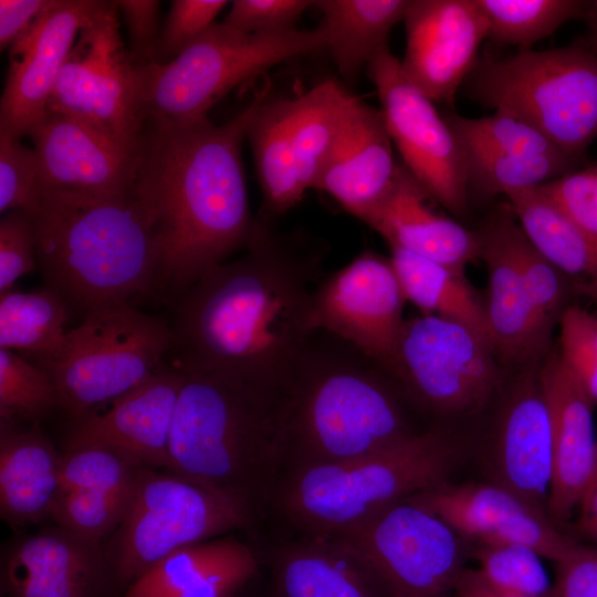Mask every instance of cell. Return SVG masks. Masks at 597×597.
<instances>
[{
    "label": "cell",
    "instance_id": "cell-1",
    "mask_svg": "<svg viewBox=\"0 0 597 597\" xmlns=\"http://www.w3.org/2000/svg\"><path fill=\"white\" fill-rule=\"evenodd\" d=\"M244 254L203 274L170 300L172 364L230 374L277 395L313 335V293L324 250L272 226Z\"/></svg>",
    "mask_w": 597,
    "mask_h": 597
},
{
    "label": "cell",
    "instance_id": "cell-2",
    "mask_svg": "<svg viewBox=\"0 0 597 597\" xmlns=\"http://www.w3.org/2000/svg\"><path fill=\"white\" fill-rule=\"evenodd\" d=\"M264 90L221 125L143 124L135 195L158 243L156 296L170 301L255 237L241 154Z\"/></svg>",
    "mask_w": 597,
    "mask_h": 597
},
{
    "label": "cell",
    "instance_id": "cell-3",
    "mask_svg": "<svg viewBox=\"0 0 597 597\" xmlns=\"http://www.w3.org/2000/svg\"><path fill=\"white\" fill-rule=\"evenodd\" d=\"M398 389L381 363L315 331L277 392L281 474L352 460L415 433Z\"/></svg>",
    "mask_w": 597,
    "mask_h": 597
},
{
    "label": "cell",
    "instance_id": "cell-4",
    "mask_svg": "<svg viewBox=\"0 0 597 597\" xmlns=\"http://www.w3.org/2000/svg\"><path fill=\"white\" fill-rule=\"evenodd\" d=\"M38 265L70 306L156 296L159 251L150 216L135 195L106 197L38 186L25 209Z\"/></svg>",
    "mask_w": 597,
    "mask_h": 597
},
{
    "label": "cell",
    "instance_id": "cell-5",
    "mask_svg": "<svg viewBox=\"0 0 597 597\" xmlns=\"http://www.w3.org/2000/svg\"><path fill=\"white\" fill-rule=\"evenodd\" d=\"M180 369L166 471L261 512L282 471L277 395L227 373Z\"/></svg>",
    "mask_w": 597,
    "mask_h": 597
},
{
    "label": "cell",
    "instance_id": "cell-6",
    "mask_svg": "<svg viewBox=\"0 0 597 597\" xmlns=\"http://www.w3.org/2000/svg\"><path fill=\"white\" fill-rule=\"evenodd\" d=\"M461 449L432 428L344 462L287 471L266 504L300 534L334 536L375 512L449 481Z\"/></svg>",
    "mask_w": 597,
    "mask_h": 597
},
{
    "label": "cell",
    "instance_id": "cell-7",
    "mask_svg": "<svg viewBox=\"0 0 597 597\" xmlns=\"http://www.w3.org/2000/svg\"><path fill=\"white\" fill-rule=\"evenodd\" d=\"M327 48L322 24L283 34H252L214 22L171 61L135 63L142 123L208 116L239 84L279 63Z\"/></svg>",
    "mask_w": 597,
    "mask_h": 597
},
{
    "label": "cell",
    "instance_id": "cell-8",
    "mask_svg": "<svg viewBox=\"0 0 597 597\" xmlns=\"http://www.w3.org/2000/svg\"><path fill=\"white\" fill-rule=\"evenodd\" d=\"M464 95L526 121L566 155L582 159L597 137V52L582 45L479 57Z\"/></svg>",
    "mask_w": 597,
    "mask_h": 597
},
{
    "label": "cell",
    "instance_id": "cell-9",
    "mask_svg": "<svg viewBox=\"0 0 597 597\" xmlns=\"http://www.w3.org/2000/svg\"><path fill=\"white\" fill-rule=\"evenodd\" d=\"M258 513L239 498L167 471L140 468L125 515L102 547L123 596L176 549L248 528Z\"/></svg>",
    "mask_w": 597,
    "mask_h": 597
},
{
    "label": "cell",
    "instance_id": "cell-10",
    "mask_svg": "<svg viewBox=\"0 0 597 597\" xmlns=\"http://www.w3.org/2000/svg\"><path fill=\"white\" fill-rule=\"evenodd\" d=\"M169 324L128 302L94 307L66 333L60 350L40 366L53 379L60 407L85 411L135 388L161 365L171 346Z\"/></svg>",
    "mask_w": 597,
    "mask_h": 597
},
{
    "label": "cell",
    "instance_id": "cell-11",
    "mask_svg": "<svg viewBox=\"0 0 597 597\" xmlns=\"http://www.w3.org/2000/svg\"><path fill=\"white\" fill-rule=\"evenodd\" d=\"M348 95L335 80L293 97H271L265 86L247 130L262 192L260 222L272 226L315 189Z\"/></svg>",
    "mask_w": 597,
    "mask_h": 597
},
{
    "label": "cell",
    "instance_id": "cell-12",
    "mask_svg": "<svg viewBox=\"0 0 597 597\" xmlns=\"http://www.w3.org/2000/svg\"><path fill=\"white\" fill-rule=\"evenodd\" d=\"M328 537L355 553L388 597H455L458 576L471 556L468 541L406 500Z\"/></svg>",
    "mask_w": 597,
    "mask_h": 597
},
{
    "label": "cell",
    "instance_id": "cell-13",
    "mask_svg": "<svg viewBox=\"0 0 597 597\" xmlns=\"http://www.w3.org/2000/svg\"><path fill=\"white\" fill-rule=\"evenodd\" d=\"M389 371L415 404L447 417L478 411L499 385L489 338L436 315L405 321Z\"/></svg>",
    "mask_w": 597,
    "mask_h": 597
},
{
    "label": "cell",
    "instance_id": "cell-14",
    "mask_svg": "<svg viewBox=\"0 0 597 597\" xmlns=\"http://www.w3.org/2000/svg\"><path fill=\"white\" fill-rule=\"evenodd\" d=\"M116 1H106L82 28L62 66L48 112L76 118L116 142L138 146L135 63L119 34Z\"/></svg>",
    "mask_w": 597,
    "mask_h": 597
},
{
    "label": "cell",
    "instance_id": "cell-15",
    "mask_svg": "<svg viewBox=\"0 0 597 597\" xmlns=\"http://www.w3.org/2000/svg\"><path fill=\"white\" fill-rule=\"evenodd\" d=\"M387 130L404 166L452 214L465 212L469 180L462 147L434 103L404 75L386 46L367 65Z\"/></svg>",
    "mask_w": 597,
    "mask_h": 597
},
{
    "label": "cell",
    "instance_id": "cell-16",
    "mask_svg": "<svg viewBox=\"0 0 597 597\" xmlns=\"http://www.w3.org/2000/svg\"><path fill=\"white\" fill-rule=\"evenodd\" d=\"M405 302L390 259L367 250L320 281L312 297L313 324L389 370L406 321Z\"/></svg>",
    "mask_w": 597,
    "mask_h": 597
},
{
    "label": "cell",
    "instance_id": "cell-17",
    "mask_svg": "<svg viewBox=\"0 0 597 597\" xmlns=\"http://www.w3.org/2000/svg\"><path fill=\"white\" fill-rule=\"evenodd\" d=\"M402 22L405 77L434 104L452 105L489 36L476 0H411Z\"/></svg>",
    "mask_w": 597,
    "mask_h": 597
},
{
    "label": "cell",
    "instance_id": "cell-18",
    "mask_svg": "<svg viewBox=\"0 0 597 597\" xmlns=\"http://www.w3.org/2000/svg\"><path fill=\"white\" fill-rule=\"evenodd\" d=\"M101 543L55 525L10 541L1 552L0 597H114Z\"/></svg>",
    "mask_w": 597,
    "mask_h": 597
},
{
    "label": "cell",
    "instance_id": "cell-19",
    "mask_svg": "<svg viewBox=\"0 0 597 597\" xmlns=\"http://www.w3.org/2000/svg\"><path fill=\"white\" fill-rule=\"evenodd\" d=\"M105 0H54L38 24L10 48L0 102V132L30 134L48 113L57 76L76 38Z\"/></svg>",
    "mask_w": 597,
    "mask_h": 597
},
{
    "label": "cell",
    "instance_id": "cell-20",
    "mask_svg": "<svg viewBox=\"0 0 597 597\" xmlns=\"http://www.w3.org/2000/svg\"><path fill=\"white\" fill-rule=\"evenodd\" d=\"M29 136L38 186L121 197L135 191L138 146H126L66 115L48 112Z\"/></svg>",
    "mask_w": 597,
    "mask_h": 597
},
{
    "label": "cell",
    "instance_id": "cell-21",
    "mask_svg": "<svg viewBox=\"0 0 597 597\" xmlns=\"http://www.w3.org/2000/svg\"><path fill=\"white\" fill-rule=\"evenodd\" d=\"M182 380L179 367L161 365L142 384L114 399L106 412L81 418L67 438L66 450L105 448L136 468L167 470Z\"/></svg>",
    "mask_w": 597,
    "mask_h": 597
},
{
    "label": "cell",
    "instance_id": "cell-22",
    "mask_svg": "<svg viewBox=\"0 0 597 597\" xmlns=\"http://www.w3.org/2000/svg\"><path fill=\"white\" fill-rule=\"evenodd\" d=\"M491 465L493 483L548 516L553 437L538 376L524 377L512 390L500 417Z\"/></svg>",
    "mask_w": 597,
    "mask_h": 597
},
{
    "label": "cell",
    "instance_id": "cell-23",
    "mask_svg": "<svg viewBox=\"0 0 597 597\" xmlns=\"http://www.w3.org/2000/svg\"><path fill=\"white\" fill-rule=\"evenodd\" d=\"M433 200L401 163L381 197L359 218L389 248H399L464 272L480 259V240L453 219L437 212Z\"/></svg>",
    "mask_w": 597,
    "mask_h": 597
},
{
    "label": "cell",
    "instance_id": "cell-24",
    "mask_svg": "<svg viewBox=\"0 0 597 597\" xmlns=\"http://www.w3.org/2000/svg\"><path fill=\"white\" fill-rule=\"evenodd\" d=\"M538 379L547 401L553 437V474L547 512L551 520L567 521L588 490L594 472L597 439L594 404L552 354Z\"/></svg>",
    "mask_w": 597,
    "mask_h": 597
},
{
    "label": "cell",
    "instance_id": "cell-25",
    "mask_svg": "<svg viewBox=\"0 0 597 597\" xmlns=\"http://www.w3.org/2000/svg\"><path fill=\"white\" fill-rule=\"evenodd\" d=\"M380 108L349 93L315 189L359 219L385 192L397 167Z\"/></svg>",
    "mask_w": 597,
    "mask_h": 597
},
{
    "label": "cell",
    "instance_id": "cell-26",
    "mask_svg": "<svg viewBox=\"0 0 597 597\" xmlns=\"http://www.w3.org/2000/svg\"><path fill=\"white\" fill-rule=\"evenodd\" d=\"M138 469L105 448L66 450L51 519L102 544L125 515Z\"/></svg>",
    "mask_w": 597,
    "mask_h": 597
},
{
    "label": "cell",
    "instance_id": "cell-27",
    "mask_svg": "<svg viewBox=\"0 0 597 597\" xmlns=\"http://www.w3.org/2000/svg\"><path fill=\"white\" fill-rule=\"evenodd\" d=\"M261 556L233 537H218L176 549L122 597H235L260 570Z\"/></svg>",
    "mask_w": 597,
    "mask_h": 597
},
{
    "label": "cell",
    "instance_id": "cell-28",
    "mask_svg": "<svg viewBox=\"0 0 597 597\" xmlns=\"http://www.w3.org/2000/svg\"><path fill=\"white\" fill-rule=\"evenodd\" d=\"M488 270L486 332L496 356L521 364L535 358L549 333L543 327L512 255L504 213L478 233Z\"/></svg>",
    "mask_w": 597,
    "mask_h": 597
},
{
    "label": "cell",
    "instance_id": "cell-29",
    "mask_svg": "<svg viewBox=\"0 0 597 597\" xmlns=\"http://www.w3.org/2000/svg\"><path fill=\"white\" fill-rule=\"evenodd\" d=\"M271 597H388L369 567L328 536L301 534L269 555Z\"/></svg>",
    "mask_w": 597,
    "mask_h": 597
},
{
    "label": "cell",
    "instance_id": "cell-30",
    "mask_svg": "<svg viewBox=\"0 0 597 597\" xmlns=\"http://www.w3.org/2000/svg\"><path fill=\"white\" fill-rule=\"evenodd\" d=\"M62 455L34 422H0V514L14 527L51 519Z\"/></svg>",
    "mask_w": 597,
    "mask_h": 597
},
{
    "label": "cell",
    "instance_id": "cell-31",
    "mask_svg": "<svg viewBox=\"0 0 597 597\" xmlns=\"http://www.w3.org/2000/svg\"><path fill=\"white\" fill-rule=\"evenodd\" d=\"M411 0H317L322 25L338 73L355 80L384 48L392 28L404 21Z\"/></svg>",
    "mask_w": 597,
    "mask_h": 597
},
{
    "label": "cell",
    "instance_id": "cell-32",
    "mask_svg": "<svg viewBox=\"0 0 597 597\" xmlns=\"http://www.w3.org/2000/svg\"><path fill=\"white\" fill-rule=\"evenodd\" d=\"M506 198L525 237L548 262L563 274L597 284V244L538 188Z\"/></svg>",
    "mask_w": 597,
    "mask_h": 597
},
{
    "label": "cell",
    "instance_id": "cell-33",
    "mask_svg": "<svg viewBox=\"0 0 597 597\" xmlns=\"http://www.w3.org/2000/svg\"><path fill=\"white\" fill-rule=\"evenodd\" d=\"M390 251L389 259L406 301L423 315L463 323L488 337L484 304L464 272L399 248Z\"/></svg>",
    "mask_w": 597,
    "mask_h": 597
},
{
    "label": "cell",
    "instance_id": "cell-34",
    "mask_svg": "<svg viewBox=\"0 0 597 597\" xmlns=\"http://www.w3.org/2000/svg\"><path fill=\"white\" fill-rule=\"evenodd\" d=\"M405 500L437 516L462 538L473 543L485 541L512 515L532 509L495 483L452 484L446 481Z\"/></svg>",
    "mask_w": 597,
    "mask_h": 597
},
{
    "label": "cell",
    "instance_id": "cell-35",
    "mask_svg": "<svg viewBox=\"0 0 597 597\" xmlns=\"http://www.w3.org/2000/svg\"><path fill=\"white\" fill-rule=\"evenodd\" d=\"M70 305L54 290L0 294V348L19 350L42 366L61 348Z\"/></svg>",
    "mask_w": 597,
    "mask_h": 597
},
{
    "label": "cell",
    "instance_id": "cell-36",
    "mask_svg": "<svg viewBox=\"0 0 597 597\" xmlns=\"http://www.w3.org/2000/svg\"><path fill=\"white\" fill-rule=\"evenodd\" d=\"M489 25V36L499 45L530 50L569 20L590 14L586 2L576 0H476Z\"/></svg>",
    "mask_w": 597,
    "mask_h": 597
},
{
    "label": "cell",
    "instance_id": "cell-37",
    "mask_svg": "<svg viewBox=\"0 0 597 597\" xmlns=\"http://www.w3.org/2000/svg\"><path fill=\"white\" fill-rule=\"evenodd\" d=\"M469 188L482 196L504 195L537 188L576 169L579 159L567 155L531 156L465 151Z\"/></svg>",
    "mask_w": 597,
    "mask_h": 597
},
{
    "label": "cell",
    "instance_id": "cell-38",
    "mask_svg": "<svg viewBox=\"0 0 597 597\" xmlns=\"http://www.w3.org/2000/svg\"><path fill=\"white\" fill-rule=\"evenodd\" d=\"M444 117L454 132L463 153L566 155L533 125L507 112L494 111L490 115L474 118L450 113Z\"/></svg>",
    "mask_w": 597,
    "mask_h": 597
},
{
    "label": "cell",
    "instance_id": "cell-39",
    "mask_svg": "<svg viewBox=\"0 0 597 597\" xmlns=\"http://www.w3.org/2000/svg\"><path fill=\"white\" fill-rule=\"evenodd\" d=\"M57 407L51 376L18 353L0 348V422H39Z\"/></svg>",
    "mask_w": 597,
    "mask_h": 597
},
{
    "label": "cell",
    "instance_id": "cell-40",
    "mask_svg": "<svg viewBox=\"0 0 597 597\" xmlns=\"http://www.w3.org/2000/svg\"><path fill=\"white\" fill-rule=\"evenodd\" d=\"M509 245L533 307L551 334L553 324L567 306L563 273L548 262L527 240L510 207L504 213Z\"/></svg>",
    "mask_w": 597,
    "mask_h": 597
},
{
    "label": "cell",
    "instance_id": "cell-41",
    "mask_svg": "<svg viewBox=\"0 0 597 597\" xmlns=\"http://www.w3.org/2000/svg\"><path fill=\"white\" fill-rule=\"evenodd\" d=\"M476 570L493 587L520 597H549L552 585L534 551L509 544L474 543Z\"/></svg>",
    "mask_w": 597,
    "mask_h": 597
},
{
    "label": "cell",
    "instance_id": "cell-42",
    "mask_svg": "<svg viewBox=\"0 0 597 597\" xmlns=\"http://www.w3.org/2000/svg\"><path fill=\"white\" fill-rule=\"evenodd\" d=\"M558 357L593 404L597 405V316L567 305L559 318Z\"/></svg>",
    "mask_w": 597,
    "mask_h": 597
},
{
    "label": "cell",
    "instance_id": "cell-43",
    "mask_svg": "<svg viewBox=\"0 0 597 597\" xmlns=\"http://www.w3.org/2000/svg\"><path fill=\"white\" fill-rule=\"evenodd\" d=\"M537 188L597 244V164L576 168Z\"/></svg>",
    "mask_w": 597,
    "mask_h": 597
},
{
    "label": "cell",
    "instance_id": "cell-44",
    "mask_svg": "<svg viewBox=\"0 0 597 597\" xmlns=\"http://www.w3.org/2000/svg\"><path fill=\"white\" fill-rule=\"evenodd\" d=\"M39 170L33 148L0 132V212L28 209L38 188Z\"/></svg>",
    "mask_w": 597,
    "mask_h": 597
},
{
    "label": "cell",
    "instance_id": "cell-45",
    "mask_svg": "<svg viewBox=\"0 0 597 597\" xmlns=\"http://www.w3.org/2000/svg\"><path fill=\"white\" fill-rule=\"evenodd\" d=\"M227 4L226 0L172 1L153 62L163 64L176 57L214 23V18Z\"/></svg>",
    "mask_w": 597,
    "mask_h": 597
},
{
    "label": "cell",
    "instance_id": "cell-46",
    "mask_svg": "<svg viewBox=\"0 0 597 597\" xmlns=\"http://www.w3.org/2000/svg\"><path fill=\"white\" fill-rule=\"evenodd\" d=\"M35 233L25 209L11 210L0 221V294L13 289L17 280L34 270Z\"/></svg>",
    "mask_w": 597,
    "mask_h": 597
},
{
    "label": "cell",
    "instance_id": "cell-47",
    "mask_svg": "<svg viewBox=\"0 0 597 597\" xmlns=\"http://www.w3.org/2000/svg\"><path fill=\"white\" fill-rule=\"evenodd\" d=\"M313 3L308 0H235L222 22L245 33H289L297 30L298 19Z\"/></svg>",
    "mask_w": 597,
    "mask_h": 597
},
{
    "label": "cell",
    "instance_id": "cell-48",
    "mask_svg": "<svg viewBox=\"0 0 597 597\" xmlns=\"http://www.w3.org/2000/svg\"><path fill=\"white\" fill-rule=\"evenodd\" d=\"M556 565L549 597H597V547L577 542Z\"/></svg>",
    "mask_w": 597,
    "mask_h": 597
},
{
    "label": "cell",
    "instance_id": "cell-49",
    "mask_svg": "<svg viewBox=\"0 0 597 597\" xmlns=\"http://www.w3.org/2000/svg\"><path fill=\"white\" fill-rule=\"evenodd\" d=\"M129 33L130 56L134 63L153 62L159 40V1L119 0L116 1Z\"/></svg>",
    "mask_w": 597,
    "mask_h": 597
},
{
    "label": "cell",
    "instance_id": "cell-50",
    "mask_svg": "<svg viewBox=\"0 0 597 597\" xmlns=\"http://www.w3.org/2000/svg\"><path fill=\"white\" fill-rule=\"evenodd\" d=\"M54 0H0V48H11L43 18Z\"/></svg>",
    "mask_w": 597,
    "mask_h": 597
},
{
    "label": "cell",
    "instance_id": "cell-51",
    "mask_svg": "<svg viewBox=\"0 0 597 597\" xmlns=\"http://www.w3.org/2000/svg\"><path fill=\"white\" fill-rule=\"evenodd\" d=\"M455 597H520L490 585L476 569L464 567L455 583Z\"/></svg>",
    "mask_w": 597,
    "mask_h": 597
},
{
    "label": "cell",
    "instance_id": "cell-52",
    "mask_svg": "<svg viewBox=\"0 0 597 597\" xmlns=\"http://www.w3.org/2000/svg\"><path fill=\"white\" fill-rule=\"evenodd\" d=\"M590 21V48L597 52V9L595 14L590 12L588 15Z\"/></svg>",
    "mask_w": 597,
    "mask_h": 597
},
{
    "label": "cell",
    "instance_id": "cell-53",
    "mask_svg": "<svg viewBox=\"0 0 597 597\" xmlns=\"http://www.w3.org/2000/svg\"><path fill=\"white\" fill-rule=\"evenodd\" d=\"M597 486V446H596V455H595V464H594V472L591 475V480L588 486V490L583 499V501L591 493V491ZM582 501V502H583Z\"/></svg>",
    "mask_w": 597,
    "mask_h": 597
},
{
    "label": "cell",
    "instance_id": "cell-54",
    "mask_svg": "<svg viewBox=\"0 0 597 597\" xmlns=\"http://www.w3.org/2000/svg\"><path fill=\"white\" fill-rule=\"evenodd\" d=\"M253 584V583H252ZM251 584V585H252ZM251 585L245 588L243 591H241L239 595H237L235 597H258L255 594H253V591L251 590Z\"/></svg>",
    "mask_w": 597,
    "mask_h": 597
},
{
    "label": "cell",
    "instance_id": "cell-55",
    "mask_svg": "<svg viewBox=\"0 0 597 597\" xmlns=\"http://www.w3.org/2000/svg\"><path fill=\"white\" fill-rule=\"evenodd\" d=\"M591 289H595L596 293H597V284H593L591 285Z\"/></svg>",
    "mask_w": 597,
    "mask_h": 597
},
{
    "label": "cell",
    "instance_id": "cell-56",
    "mask_svg": "<svg viewBox=\"0 0 597 597\" xmlns=\"http://www.w3.org/2000/svg\"><path fill=\"white\" fill-rule=\"evenodd\" d=\"M594 7L597 9V1L594 3Z\"/></svg>",
    "mask_w": 597,
    "mask_h": 597
}]
</instances>
